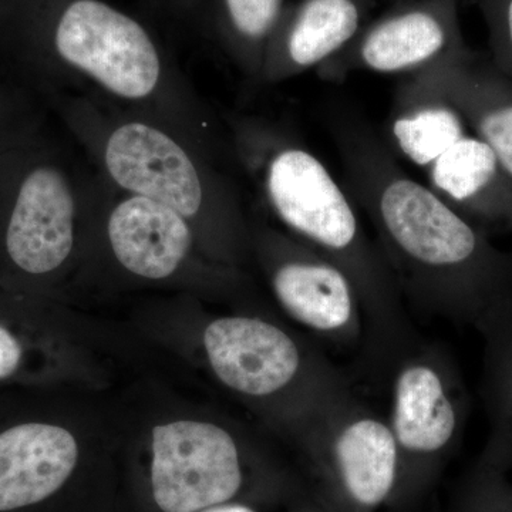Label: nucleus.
<instances>
[{"label": "nucleus", "mask_w": 512, "mask_h": 512, "mask_svg": "<svg viewBox=\"0 0 512 512\" xmlns=\"http://www.w3.org/2000/svg\"><path fill=\"white\" fill-rule=\"evenodd\" d=\"M328 126L349 194L372 224L402 298L478 332L512 308L510 252L410 177L362 117L333 111Z\"/></svg>", "instance_id": "obj_1"}, {"label": "nucleus", "mask_w": 512, "mask_h": 512, "mask_svg": "<svg viewBox=\"0 0 512 512\" xmlns=\"http://www.w3.org/2000/svg\"><path fill=\"white\" fill-rule=\"evenodd\" d=\"M238 138L269 207L291 237L352 278L365 315L367 353L376 365H383L416 335L389 266L367 235L352 195L292 134L249 123L239 128Z\"/></svg>", "instance_id": "obj_2"}, {"label": "nucleus", "mask_w": 512, "mask_h": 512, "mask_svg": "<svg viewBox=\"0 0 512 512\" xmlns=\"http://www.w3.org/2000/svg\"><path fill=\"white\" fill-rule=\"evenodd\" d=\"M212 373L232 393L268 407L293 437L352 394L319 350L272 320L251 315L211 320L202 335Z\"/></svg>", "instance_id": "obj_3"}, {"label": "nucleus", "mask_w": 512, "mask_h": 512, "mask_svg": "<svg viewBox=\"0 0 512 512\" xmlns=\"http://www.w3.org/2000/svg\"><path fill=\"white\" fill-rule=\"evenodd\" d=\"M390 427L403 461L400 508L419 503L463 436L468 396L453 360L413 339L389 360Z\"/></svg>", "instance_id": "obj_4"}, {"label": "nucleus", "mask_w": 512, "mask_h": 512, "mask_svg": "<svg viewBox=\"0 0 512 512\" xmlns=\"http://www.w3.org/2000/svg\"><path fill=\"white\" fill-rule=\"evenodd\" d=\"M293 440L301 447L313 495L333 512L400 508L403 461L389 420L349 394L316 417Z\"/></svg>", "instance_id": "obj_5"}, {"label": "nucleus", "mask_w": 512, "mask_h": 512, "mask_svg": "<svg viewBox=\"0 0 512 512\" xmlns=\"http://www.w3.org/2000/svg\"><path fill=\"white\" fill-rule=\"evenodd\" d=\"M103 157L121 190L167 205L190 222L204 217L242 258L247 254L252 237L234 192L163 128L127 121L111 131Z\"/></svg>", "instance_id": "obj_6"}, {"label": "nucleus", "mask_w": 512, "mask_h": 512, "mask_svg": "<svg viewBox=\"0 0 512 512\" xmlns=\"http://www.w3.org/2000/svg\"><path fill=\"white\" fill-rule=\"evenodd\" d=\"M251 478L244 443L220 423L175 420L153 430L151 488L163 512H201L232 503Z\"/></svg>", "instance_id": "obj_7"}, {"label": "nucleus", "mask_w": 512, "mask_h": 512, "mask_svg": "<svg viewBox=\"0 0 512 512\" xmlns=\"http://www.w3.org/2000/svg\"><path fill=\"white\" fill-rule=\"evenodd\" d=\"M252 247L264 264L276 302L289 318L340 348L366 343L359 292L338 264L272 229H259Z\"/></svg>", "instance_id": "obj_8"}, {"label": "nucleus", "mask_w": 512, "mask_h": 512, "mask_svg": "<svg viewBox=\"0 0 512 512\" xmlns=\"http://www.w3.org/2000/svg\"><path fill=\"white\" fill-rule=\"evenodd\" d=\"M55 47L63 62L120 99H147L163 73L148 30L104 0L67 3L57 20Z\"/></svg>", "instance_id": "obj_9"}, {"label": "nucleus", "mask_w": 512, "mask_h": 512, "mask_svg": "<svg viewBox=\"0 0 512 512\" xmlns=\"http://www.w3.org/2000/svg\"><path fill=\"white\" fill-rule=\"evenodd\" d=\"M458 28L456 0H426L386 16L319 67L322 79L353 72L417 74L470 56Z\"/></svg>", "instance_id": "obj_10"}, {"label": "nucleus", "mask_w": 512, "mask_h": 512, "mask_svg": "<svg viewBox=\"0 0 512 512\" xmlns=\"http://www.w3.org/2000/svg\"><path fill=\"white\" fill-rule=\"evenodd\" d=\"M77 201L66 174L37 167L25 178L6 231L10 259L33 275L56 271L72 254Z\"/></svg>", "instance_id": "obj_11"}, {"label": "nucleus", "mask_w": 512, "mask_h": 512, "mask_svg": "<svg viewBox=\"0 0 512 512\" xmlns=\"http://www.w3.org/2000/svg\"><path fill=\"white\" fill-rule=\"evenodd\" d=\"M79 460L64 427L25 423L0 433V511L40 503L63 487Z\"/></svg>", "instance_id": "obj_12"}, {"label": "nucleus", "mask_w": 512, "mask_h": 512, "mask_svg": "<svg viewBox=\"0 0 512 512\" xmlns=\"http://www.w3.org/2000/svg\"><path fill=\"white\" fill-rule=\"evenodd\" d=\"M429 187L490 234L512 231V178L477 136L461 138L426 168Z\"/></svg>", "instance_id": "obj_13"}, {"label": "nucleus", "mask_w": 512, "mask_h": 512, "mask_svg": "<svg viewBox=\"0 0 512 512\" xmlns=\"http://www.w3.org/2000/svg\"><path fill=\"white\" fill-rule=\"evenodd\" d=\"M414 80L446 97L512 178V82L476 56L434 64Z\"/></svg>", "instance_id": "obj_14"}, {"label": "nucleus", "mask_w": 512, "mask_h": 512, "mask_svg": "<svg viewBox=\"0 0 512 512\" xmlns=\"http://www.w3.org/2000/svg\"><path fill=\"white\" fill-rule=\"evenodd\" d=\"M111 251L126 271L163 281L183 266L192 247L191 222L173 208L128 194L107 222Z\"/></svg>", "instance_id": "obj_15"}, {"label": "nucleus", "mask_w": 512, "mask_h": 512, "mask_svg": "<svg viewBox=\"0 0 512 512\" xmlns=\"http://www.w3.org/2000/svg\"><path fill=\"white\" fill-rule=\"evenodd\" d=\"M360 20L356 0H303L276 28L262 74L274 82L319 69L355 39Z\"/></svg>", "instance_id": "obj_16"}, {"label": "nucleus", "mask_w": 512, "mask_h": 512, "mask_svg": "<svg viewBox=\"0 0 512 512\" xmlns=\"http://www.w3.org/2000/svg\"><path fill=\"white\" fill-rule=\"evenodd\" d=\"M467 127L446 97L409 77L397 90L390 111V150L426 170L467 136Z\"/></svg>", "instance_id": "obj_17"}, {"label": "nucleus", "mask_w": 512, "mask_h": 512, "mask_svg": "<svg viewBox=\"0 0 512 512\" xmlns=\"http://www.w3.org/2000/svg\"><path fill=\"white\" fill-rule=\"evenodd\" d=\"M484 338V402L490 439L480 460L507 473L512 468V308L480 330Z\"/></svg>", "instance_id": "obj_18"}, {"label": "nucleus", "mask_w": 512, "mask_h": 512, "mask_svg": "<svg viewBox=\"0 0 512 512\" xmlns=\"http://www.w3.org/2000/svg\"><path fill=\"white\" fill-rule=\"evenodd\" d=\"M225 28L239 59L262 73L269 42L282 20L284 0H221Z\"/></svg>", "instance_id": "obj_19"}, {"label": "nucleus", "mask_w": 512, "mask_h": 512, "mask_svg": "<svg viewBox=\"0 0 512 512\" xmlns=\"http://www.w3.org/2000/svg\"><path fill=\"white\" fill-rule=\"evenodd\" d=\"M447 512H512V484L505 471L478 458L458 484Z\"/></svg>", "instance_id": "obj_20"}, {"label": "nucleus", "mask_w": 512, "mask_h": 512, "mask_svg": "<svg viewBox=\"0 0 512 512\" xmlns=\"http://www.w3.org/2000/svg\"><path fill=\"white\" fill-rule=\"evenodd\" d=\"M490 37L491 63L512 82V0H478Z\"/></svg>", "instance_id": "obj_21"}, {"label": "nucleus", "mask_w": 512, "mask_h": 512, "mask_svg": "<svg viewBox=\"0 0 512 512\" xmlns=\"http://www.w3.org/2000/svg\"><path fill=\"white\" fill-rule=\"evenodd\" d=\"M22 360V346L19 340L0 326V380L8 379L18 370Z\"/></svg>", "instance_id": "obj_22"}, {"label": "nucleus", "mask_w": 512, "mask_h": 512, "mask_svg": "<svg viewBox=\"0 0 512 512\" xmlns=\"http://www.w3.org/2000/svg\"><path fill=\"white\" fill-rule=\"evenodd\" d=\"M201 512H258L252 505L241 503V501H232V503H225L215 505V507L207 508Z\"/></svg>", "instance_id": "obj_23"}, {"label": "nucleus", "mask_w": 512, "mask_h": 512, "mask_svg": "<svg viewBox=\"0 0 512 512\" xmlns=\"http://www.w3.org/2000/svg\"><path fill=\"white\" fill-rule=\"evenodd\" d=\"M299 512H333L328 510V508L323 507L322 504L319 503L316 498H313V500L308 501V503H305L301 505V511Z\"/></svg>", "instance_id": "obj_24"}]
</instances>
